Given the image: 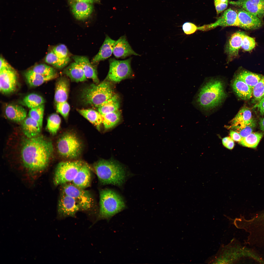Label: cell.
Here are the masks:
<instances>
[{
  "mask_svg": "<svg viewBox=\"0 0 264 264\" xmlns=\"http://www.w3.org/2000/svg\"><path fill=\"white\" fill-rule=\"evenodd\" d=\"M21 151L22 165L31 176L36 178L48 166L54 148L51 141L42 136L27 138L23 141Z\"/></svg>",
  "mask_w": 264,
  "mask_h": 264,
  "instance_id": "1",
  "label": "cell"
},
{
  "mask_svg": "<svg viewBox=\"0 0 264 264\" xmlns=\"http://www.w3.org/2000/svg\"><path fill=\"white\" fill-rule=\"evenodd\" d=\"M237 226L248 233L245 243L264 255V211L250 219H237Z\"/></svg>",
  "mask_w": 264,
  "mask_h": 264,
  "instance_id": "2",
  "label": "cell"
},
{
  "mask_svg": "<svg viewBox=\"0 0 264 264\" xmlns=\"http://www.w3.org/2000/svg\"><path fill=\"white\" fill-rule=\"evenodd\" d=\"M93 167L102 185L111 184L121 187L127 177L126 169L114 160H100L94 164Z\"/></svg>",
  "mask_w": 264,
  "mask_h": 264,
  "instance_id": "3",
  "label": "cell"
},
{
  "mask_svg": "<svg viewBox=\"0 0 264 264\" xmlns=\"http://www.w3.org/2000/svg\"><path fill=\"white\" fill-rule=\"evenodd\" d=\"M223 82L217 79L211 80L200 89L196 101L205 110H211L218 106L226 96Z\"/></svg>",
  "mask_w": 264,
  "mask_h": 264,
  "instance_id": "4",
  "label": "cell"
},
{
  "mask_svg": "<svg viewBox=\"0 0 264 264\" xmlns=\"http://www.w3.org/2000/svg\"><path fill=\"white\" fill-rule=\"evenodd\" d=\"M99 196L97 220H109L126 208L122 197L113 190L108 188L101 189L99 192Z\"/></svg>",
  "mask_w": 264,
  "mask_h": 264,
  "instance_id": "5",
  "label": "cell"
},
{
  "mask_svg": "<svg viewBox=\"0 0 264 264\" xmlns=\"http://www.w3.org/2000/svg\"><path fill=\"white\" fill-rule=\"evenodd\" d=\"M114 95L110 83L104 81L98 85L92 84L84 88L82 91L81 99L85 104L98 108Z\"/></svg>",
  "mask_w": 264,
  "mask_h": 264,
  "instance_id": "6",
  "label": "cell"
},
{
  "mask_svg": "<svg viewBox=\"0 0 264 264\" xmlns=\"http://www.w3.org/2000/svg\"><path fill=\"white\" fill-rule=\"evenodd\" d=\"M84 163L80 160L63 161L59 163L54 174V185L61 186L72 182Z\"/></svg>",
  "mask_w": 264,
  "mask_h": 264,
  "instance_id": "7",
  "label": "cell"
},
{
  "mask_svg": "<svg viewBox=\"0 0 264 264\" xmlns=\"http://www.w3.org/2000/svg\"><path fill=\"white\" fill-rule=\"evenodd\" d=\"M57 148L59 154L68 159L76 158L81 152L82 145L76 136L72 133H65L58 140Z\"/></svg>",
  "mask_w": 264,
  "mask_h": 264,
  "instance_id": "8",
  "label": "cell"
},
{
  "mask_svg": "<svg viewBox=\"0 0 264 264\" xmlns=\"http://www.w3.org/2000/svg\"><path fill=\"white\" fill-rule=\"evenodd\" d=\"M61 186L62 193L73 198L79 206L80 210L88 211L93 208L94 201L89 192L78 187L70 183Z\"/></svg>",
  "mask_w": 264,
  "mask_h": 264,
  "instance_id": "9",
  "label": "cell"
},
{
  "mask_svg": "<svg viewBox=\"0 0 264 264\" xmlns=\"http://www.w3.org/2000/svg\"><path fill=\"white\" fill-rule=\"evenodd\" d=\"M132 59L131 58L123 60H117L114 58L109 59V69L107 79L118 82L129 77L132 73Z\"/></svg>",
  "mask_w": 264,
  "mask_h": 264,
  "instance_id": "10",
  "label": "cell"
},
{
  "mask_svg": "<svg viewBox=\"0 0 264 264\" xmlns=\"http://www.w3.org/2000/svg\"><path fill=\"white\" fill-rule=\"evenodd\" d=\"M237 11L231 8L224 11L216 21L210 24L198 27V30L205 31L220 26L225 27L231 26H238Z\"/></svg>",
  "mask_w": 264,
  "mask_h": 264,
  "instance_id": "11",
  "label": "cell"
},
{
  "mask_svg": "<svg viewBox=\"0 0 264 264\" xmlns=\"http://www.w3.org/2000/svg\"><path fill=\"white\" fill-rule=\"evenodd\" d=\"M79 210V206L73 198L62 193L58 206V213L60 217H74Z\"/></svg>",
  "mask_w": 264,
  "mask_h": 264,
  "instance_id": "12",
  "label": "cell"
},
{
  "mask_svg": "<svg viewBox=\"0 0 264 264\" xmlns=\"http://www.w3.org/2000/svg\"><path fill=\"white\" fill-rule=\"evenodd\" d=\"M18 84V77L13 69L0 70V90L3 93L14 92Z\"/></svg>",
  "mask_w": 264,
  "mask_h": 264,
  "instance_id": "13",
  "label": "cell"
},
{
  "mask_svg": "<svg viewBox=\"0 0 264 264\" xmlns=\"http://www.w3.org/2000/svg\"><path fill=\"white\" fill-rule=\"evenodd\" d=\"M238 26L246 30L258 29L262 26V19L258 16L242 9L237 11Z\"/></svg>",
  "mask_w": 264,
  "mask_h": 264,
  "instance_id": "14",
  "label": "cell"
},
{
  "mask_svg": "<svg viewBox=\"0 0 264 264\" xmlns=\"http://www.w3.org/2000/svg\"><path fill=\"white\" fill-rule=\"evenodd\" d=\"M229 3L239 7L261 19L264 16V0H238L230 1Z\"/></svg>",
  "mask_w": 264,
  "mask_h": 264,
  "instance_id": "15",
  "label": "cell"
},
{
  "mask_svg": "<svg viewBox=\"0 0 264 264\" xmlns=\"http://www.w3.org/2000/svg\"><path fill=\"white\" fill-rule=\"evenodd\" d=\"M245 34L243 32L238 31L232 34L230 38L225 49L228 62L232 61L238 55Z\"/></svg>",
  "mask_w": 264,
  "mask_h": 264,
  "instance_id": "16",
  "label": "cell"
},
{
  "mask_svg": "<svg viewBox=\"0 0 264 264\" xmlns=\"http://www.w3.org/2000/svg\"><path fill=\"white\" fill-rule=\"evenodd\" d=\"M69 3L73 15L78 20L87 19L93 10L92 4L75 0H69Z\"/></svg>",
  "mask_w": 264,
  "mask_h": 264,
  "instance_id": "17",
  "label": "cell"
},
{
  "mask_svg": "<svg viewBox=\"0 0 264 264\" xmlns=\"http://www.w3.org/2000/svg\"><path fill=\"white\" fill-rule=\"evenodd\" d=\"M113 54L117 58H125L131 55H139L132 49L125 35L115 41Z\"/></svg>",
  "mask_w": 264,
  "mask_h": 264,
  "instance_id": "18",
  "label": "cell"
},
{
  "mask_svg": "<svg viewBox=\"0 0 264 264\" xmlns=\"http://www.w3.org/2000/svg\"><path fill=\"white\" fill-rule=\"evenodd\" d=\"M91 179L90 168L87 164L84 163L78 172L72 183L78 187L85 189L90 186Z\"/></svg>",
  "mask_w": 264,
  "mask_h": 264,
  "instance_id": "19",
  "label": "cell"
},
{
  "mask_svg": "<svg viewBox=\"0 0 264 264\" xmlns=\"http://www.w3.org/2000/svg\"><path fill=\"white\" fill-rule=\"evenodd\" d=\"M72 58L75 62L81 66L87 78L91 79L96 83H99L96 70L87 57L75 55Z\"/></svg>",
  "mask_w": 264,
  "mask_h": 264,
  "instance_id": "20",
  "label": "cell"
},
{
  "mask_svg": "<svg viewBox=\"0 0 264 264\" xmlns=\"http://www.w3.org/2000/svg\"><path fill=\"white\" fill-rule=\"evenodd\" d=\"M115 42V41L106 35L99 52L92 59V62L93 63H98L109 58L113 53Z\"/></svg>",
  "mask_w": 264,
  "mask_h": 264,
  "instance_id": "21",
  "label": "cell"
},
{
  "mask_svg": "<svg viewBox=\"0 0 264 264\" xmlns=\"http://www.w3.org/2000/svg\"><path fill=\"white\" fill-rule=\"evenodd\" d=\"M232 87L235 93L241 99L248 100L252 97V91L250 87L236 76L232 82Z\"/></svg>",
  "mask_w": 264,
  "mask_h": 264,
  "instance_id": "22",
  "label": "cell"
},
{
  "mask_svg": "<svg viewBox=\"0 0 264 264\" xmlns=\"http://www.w3.org/2000/svg\"><path fill=\"white\" fill-rule=\"evenodd\" d=\"M42 128L37 122L29 116L26 118L22 123V132L27 138H33L39 135Z\"/></svg>",
  "mask_w": 264,
  "mask_h": 264,
  "instance_id": "23",
  "label": "cell"
},
{
  "mask_svg": "<svg viewBox=\"0 0 264 264\" xmlns=\"http://www.w3.org/2000/svg\"><path fill=\"white\" fill-rule=\"evenodd\" d=\"M5 112L8 119L16 122L22 121L27 115L26 110L22 107L17 105H8L5 108Z\"/></svg>",
  "mask_w": 264,
  "mask_h": 264,
  "instance_id": "24",
  "label": "cell"
},
{
  "mask_svg": "<svg viewBox=\"0 0 264 264\" xmlns=\"http://www.w3.org/2000/svg\"><path fill=\"white\" fill-rule=\"evenodd\" d=\"M69 86L68 80L65 78H61L56 84L55 94L56 103L67 101L68 96Z\"/></svg>",
  "mask_w": 264,
  "mask_h": 264,
  "instance_id": "25",
  "label": "cell"
},
{
  "mask_svg": "<svg viewBox=\"0 0 264 264\" xmlns=\"http://www.w3.org/2000/svg\"><path fill=\"white\" fill-rule=\"evenodd\" d=\"M64 73L72 81L75 82H83L87 79L81 66L75 62L65 68Z\"/></svg>",
  "mask_w": 264,
  "mask_h": 264,
  "instance_id": "26",
  "label": "cell"
},
{
  "mask_svg": "<svg viewBox=\"0 0 264 264\" xmlns=\"http://www.w3.org/2000/svg\"><path fill=\"white\" fill-rule=\"evenodd\" d=\"M236 76L240 78L250 88L252 91L256 84L263 76L262 75L245 70H242L238 72Z\"/></svg>",
  "mask_w": 264,
  "mask_h": 264,
  "instance_id": "27",
  "label": "cell"
},
{
  "mask_svg": "<svg viewBox=\"0 0 264 264\" xmlns=\"http://www.w3.org/2000/svg\"><path fill=\"white\" fill-rule=\"evenodd\" d=\"M25 76L28 83L32 87L39 86L55 77L52 76H43L34 72L32 70L26 72Z\"/></svg>",
  "mask_w": 264,
  "mask_h": 264,
  "instance_id": "28",
  "label": "cell"
},
{
  "mask_svg": "<svg viewBox=\"0 0 264 264\" xmlns=\"http://www.w3.org/2000/svg\"><path fill=\"white\" fill-rule=\"evenodd\" d=\"M78 112L82 115L95 125L99 130L102 123L101 114L99 112L92 109H78Z\"/></svg>",
  "mask_w": 264,
  "mask_h": 264,
  "instance_id": "29",
  "label": "cell"
},
{
  "mask_svg": "<svg viewBox=\"0 0 264 264\" xmlns=\"http://www.w3.org/2000/svg\"><path fill=\"white\" fill-rule=\"evenodd\" d=\"M119 98L114 95L98 108V112L101 115L118 110L120 107Z\"/></svg>",
  "mask_w": 264,
  "mask_h": 264,
  "instance_id": "30",
  "label": "cell"
},
{
  "mask_svg": "<svg viewBox=\"0 0 264 264\" xmlns=\"http://www.w3.org/2000/svg\"><path fill=\"white\" fill-rule=\"evenodd\" d=\"M254 119L251 110L246 107L242 108L231 121V125L242 124L248 123Z\"/></svg>",
  "mask_w": 264,
  "mask_h": 264,
  "instance_id": "31",
  "label": "cell"
},
{
  "mask_svg": "<svg viewBox=\"0 0 264 264\" xmlns=\"http://www.w3.org/2000/svg\"><path fill=\"white\" fill-rule=\"evenodd\" d=\"M121 113L119 110L101 115L102 123L106 129L114 127L119 122Z\"/></svg>",
  "mask_w": 264,
  "mask_h": 264,
  "instance_id": "32",
  "label": "cell"
},
{
  "mask_svg": "<svg viewBox=\"0 0 264 264\" xmlns=\"http://www.w3.org/2000/svg\"><path fill=\"white\" fill-rule=\"evenodd\" d=\"M263 134L260 132H252L243 137L239 143L243 146L254 148L256 147L262 137Z\"/></svg>",
  "mask_w": 264,
  "mask_h": 264,
  "instance_id": "33",
  "label": "cell"
},
{
  "mask_svg": "<svg viewBox=\"0 0 264 264\" xmlns=\"http://www.w3.org/2000/svg\"><path fill=\"white\" fill-rule=\"evenodd\" d=\"M45 102L42 96L35 93H31L26 96L22 101V104L32 109L37 107Z\"/></svg>",
  "mask_w": 264,
  "mask_h": 264,
  "instance_id": "34",
  "label": "cell"
},
{
  "mask_svg": "<svg viewBox=\"0 0 264 264\" xmlns=\"http://www.w3.org/2000/svg\"><path fill=\"white\" fill-rule=\"evenodd\" d=\"M256 125V121L254 120L247 123L231 125L230 128L237 132L243 138L252 133Z\"/></svg>",
  "mask_w": 264,
  "mask_h": 264,
  "instance_id": "35",
  "label": "cell"
},
{
  "mask_svg": "<svg viewBox=\"0 0 264 264\" xmlns=\"http://www.w3.org/2000/svg\"><path fill=\"white\" fill-rule=\"evenodd\" d=\"M61 122V119L59 116L55 113L52 114L47 119L46 129L51 134L55 135L59 129Z\"/></svg>",
  "mask_w": 264,
  "mask_h": 264,
  "instance_id": "36",
  "label": "cell"
},
{
  "mask_svg": "<svg viewBox=\"0 0 264 264\" xmlns=\"http://www.w3.org/2000/svg\"><path fill=\"white\" fill-rule=\"evenodd\" d=\"M45 60L47 63L52 65L57 68L59 69L63 68L66 66L68 63L58 57L53 50L47 53L45 57Z\"/></svg>",
  "mask_w": 264,
  "mask_h": 264,
  "instance_id": "37",
  "label": "cell"
},
{
  "mask_svg": "<svg viewBox=\"0 0 264 264\" xmlns=\"http://www.w3.org/2000/svg\"><path fill=\"white\" fill-rule=\"evenodd\" d=\"M34 72L45 76H52L55 77L56 73L52 67L44 64L36 65L31 69Z\"/></svg>",
  "mask_w": 264,
  "mask_h": 264,
  "instance_id": "38",
  "label": "cell"
},
{
  "mask_svg": "<svg viewBox=\"0 0 264 264\" xmlns=\"http://www.w3.org/2000/svg\"><path fill=\"white\" fill-rule=\"evenodd\" d=\"M252 95L253 102L257 103L264 97V76L254 87Z\"/></svg>",
  "mask_w": 264,
  "mask_h": 264,
  "instance_id": "39",
  "label": "cell"
},
{
  "mask_svg": "<svg viewBox=\"0 0 264 264\" xmlns=\"http://www.w3.org/2000/svg\"><path fill=\"white\" fill-rule=\"evenodd\" d=\"M44 105L42 104L37 107L31 109L29 113V116L37 122L42 127Z\"/></svg>",
  "mask_w": 264,
  "mask_h": 264,
  "instance_id": "40",
  "label": "cell"
},
{
  "mask_svg": "<svg viewBox=\"0 0 264 264\" xmlns=\"http://www.w3.org/2000/svg\"><path fill=\"white\" fill-rule=\"evenodd\" d=\"M53 51L59 58L63 60L69 62L70 58L68 55V52L66 46L64 44H61L58 45L54 47Z\"/></svg>",
  "mask_w": 264,
  "mask_h": 264,
  "instance_id": "41",
  "label": "cell"
},
{
  "mask_svg": "<svg viewBox=\"0 0 264 264\" xmlns=\"http://www.w3.org/2000/svg\"><path fill=\"white\" fill-rule=\"evenodd\" d=\"M255 42L254 38L250 37L245 33L242 39L241 48L244 50L250 51L255 47Z\"/></svg>",
  "mask_w": 264,
  "mask_h": 264,
  "instance_id": "42",
  "label": "cell"
},
{
  "mask_svg": "<svg viewBox=\"0 0 264 264\" xmlns=\"http://www.w3.org/2000/svg\"><path fill=\"white\" fill-rule=\"evenodd\" d=\"M56 106L57 111L65 119H66L68 117L70 110V106L67 101L57 103Z\"/></svg>",
  "mask_w": 264,
  "mask_h": 264,
  "instance_id": "43",
  "label": "cell"
},
{
  "mask_svg": "<svg viewBox=\"0 0 264 264\" xmlns=\"http://www.w3.org/2000/svg\"><path fill=\"white\" fill-rule=\"evenodd\" d=\"M182 27L184 33L187 35L192 34L198 30V27L196 25L188 22H184L182 25Z\"/></svg>",
  "mask_w": 264,
  "mask_h": 264,
  "instance_id": "44",
  "label": "cell"
},
{
  "mask_svg": "<svg viewBox=\"0 0 264 264\" xmlns=\"http://www.w3.org/2000/svg\"><path fill=\"white\" fill-rule=\"evenodd\" d=\"M223 145L227 148L232 149L234 146V143L233 140L231 138L226 137L223 138L222 140Z\"/></svg>",
  "mask_w": 264,
  "mask_h": 264,
  "instance_id": "45",
  "label": "cell"
},
{
  "mask_svg": "<svg viewBox=\"0 0 264 264\" xmlns=\"http://www.w3.org/2000/svg\"><path fill=\"white\" fill-rule=\"evenodd\" d=\"M0 70L4 69H11L13 68L2 57L0 58Z\"/></svg>",
  "mask_w": 264,
  "mask_h": 264,
  "instance_id": "46",
  "label": "cell"
},
{
  "mask_svg": "<svg viewBox=\"0 0 264 264\" xmlns=\"http://www.w3.org/2000/svg\"><path fill=\"white\" fill-rule=\"evenodd\" d=\"M230 135L231 138L236 141L239 142L242 138L238 133L234 131L231 130Z\"/></svg>",
  "mask_w": 264,
  "mask_h": 264,
  "instance_id": "47",
  "label": "cell"
},
{
  "mask_svg": "<svg viewBox=\"0 0 264 264\" xmlns=\"http://www.w3.org/2000/svg\"><path fill=\"white\" fill-rule=\"evenodd\" d=\"M254 107L257 108L262 114H264V97L254 105Z\"/></svg>",
  "mask_w": 264,
  "mask_h": 264,
  "instance_id": "48",
  "label": "cell"
},
{
  "mask_svg": "<svg viewBox=\"0 0 264 264\" xmlns=\"http://www.w3.org/2000/svg\"><path fill=\"white\" fill-rule=\"evenodd\" d=\"M76 1L92 4L95 2H100V0H75Z\"/></svg>",
  "mask_w": 264,
  "mask_h": 264,
  "instance_id": "49",
  "label": "cell"
},
{
  "mask_svg": "<svg viewBox=\"0 0 264 264\" xmlns=\"http://www.w3.org/2000/svg\"><path fill=\"white\" fill-rule=\"evenodd\" d=\"M259 124L261 130L264 132V118L260 119Z\"/></svg>",
  "mask_w": 264,
  "mask_h": 264,
  "instance_id": "50",
  "label": "cell"
},
{
  "mask_svg": "<svg viewBox=\"0 0 264 264\" xmlns=\"http://www.w3.org/2000/svg\"><path fill=\"white\" fill-rule=\"evenodd\" d=\"M225 0H214V4L223 2Z\"/></svg>",
  "mask_w": 264,
  "mask_h": 264,
  "instance_id": "51",
  "label": "cell"
}]
</instances>
